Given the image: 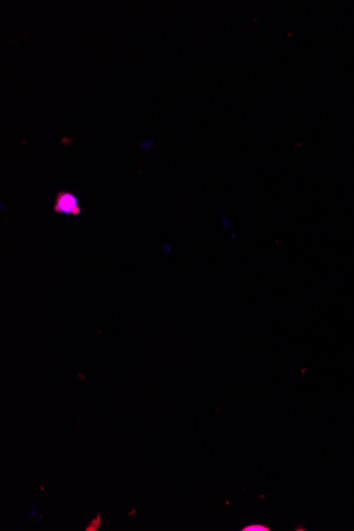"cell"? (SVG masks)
<instances>
[{"instance_id":"1","label":"cell","mask_w":354,"mask_h":531,"mask_svg":"<svg viewBox=\"0 0 354 531\" xmlns=\"http://www.w3.org/2000/svg\"><path fill=\"white\" fill-rule=\"evenodd\" d=\"M54 212L59 214L79 215L81 206L73 193L60 191L54 203Z\"/></svg>"},{"instance_id":"2","label":"cell","mask_w":354,"mask_h":531,"mask_svg":"<svg viewBox=\"0 0 354 531\" xmlns=\"http://www.w3.org/2000/svg\"><path fill=\"white\" fill-rule=\"evenodd\" d=\"M242 531H270L272 529H270V527H267V525L264 524H251V525H247V527H243L241 529Z\"/></svg>"},{"instance_id":"3","label":"cell","mask_w":354,"mask_h":531,"mask_svg":"<svg viewBox=\"0 0 354 531\" xmlns=\"http://www.w3.org/2000/svg\"><path fill=\"white\" fill-rule=\"evenodd\" d=\"M101 514H98L97 518L95 519H93V521L91 522L90 525H88L86 530L87 531H95L97 530L99 527H101Z\"/></svg>"}]
</instances>
